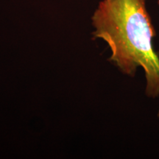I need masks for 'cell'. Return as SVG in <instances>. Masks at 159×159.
Returning <instances> with one entry per match:
<instances>
[{
	"label": "cell",
	"instance_id": "3",
	"mask_svg": "<svg viewBox=\"0 0 159 159\" xmlns=\"http://www.w3.org/2000/svg\"><path fill=\"white\" fill-rule=\"evenodd\" d=\"M158 5H159V0L158 1Z\"/></svg>",
	"mask_w": 159,
	"mask_h": 159
},
{
	"label": "cell",
	"instance_id": "1",
	"mask_svg": "<svg viewBox=\"0 0 159 159\" xmlns=\"http://www.w3.org/2000/svg\"><path fill=\"white\" fill-rule=\"evenodd\" d=\"M94 39L108 43L109 61L123 74L134 77L144 69L145 94L159 96V55L153 48L156 31L145 0H102L91 17Z\"/></svg>",
	"mask_w": 159,
	"mask_h": 159
},
{
	"label": "cell",
	"instance_id": "2",
	"mask_svg": "<svg viewBox=\"0 0 159 159\" xmlns=\"http://www.w3.org/2000/svg\"><path fill=\"white\" fill-rule=\"evenodd\" d=\"M158 117L159 118V111H158Z\"/></svg>",
	"mask_w": 159,
	"mask_h": 159
}]
</instances>
